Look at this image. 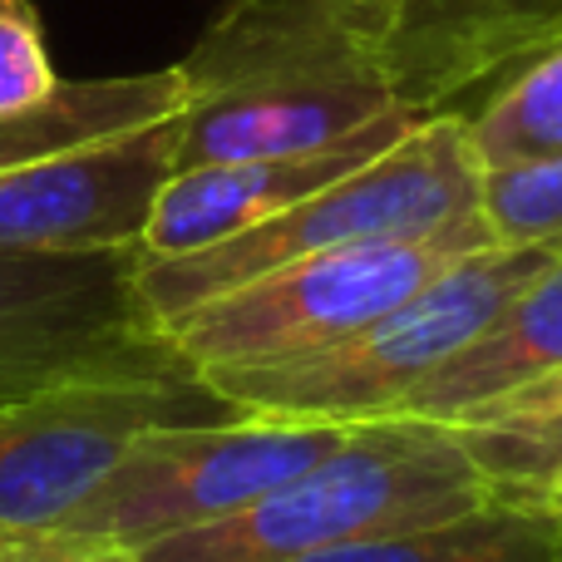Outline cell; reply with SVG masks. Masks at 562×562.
<instances>
[{
	"label": "cell",
	"instance_id": "6da1fadb",
	"mask_svg": "<svg viewBox=\"0 0 562 562\" xmlns=\"http://www.w3.org/2000/svg\"><path fill=\"white\" fill-rule=\"evenodd\" d=\"M178 69V168L316 154L405 109L385 0H233Z\"/></svg>",
	"mask_w": 562,
	"mask_h": 562
},
{
	"label": "cell",
	"instance_id": "7a4b0ae2",
	"mask_svg": "<svg viewBox=\"0 0 562 562\" xmlns=\"http://www.w3.org/2000/svg\"><path fill=\"white\" fill-rule=\"evenodd\" d=\"M380 243H425L449 252L494 247L479 217V164L469 158L464 114H425L375 164L336 178L252 233L168 262H138L134 301L144 326L158 330L183 311L286 262Z\"/></svg>",
	"mask_w": 562,
	"mask_h": 562
},
{
	"label": "cell",
	"instance_id": "3957f363",
	"mask_svg": "<svg viewBox=\"0 0 562 562\" xmlns=\"http://www.w3.org/2000/svg\"><path fill=\"white\" fill-rule=\"evenodd\" d=\"M494 504V488L464 454L454 429L375 419L350 425V435L277 484L257 504L134 548L144 562H296L330 553L346 543H366L380 533L474 514Z\"/></svg>",
	"mask_w": 562,
	"mask_h": 562
},
{
	"label": "cell",
	"instance_id": "277c9868",
	"mask_svg": "<svg viewBox=\"0 0 562 562\" xmlns=\"http://www.w3.org/2000/svg\"><path fill=\"white\" fill-rule=\"evenodd\" d=\"M553 257V247H479L336 346L277 366L203 370V380L233 415L375 425L395 415Z\"/></svg>",
	"mask_w": 562,
	"mask_h": 562
},
{
	"label": "cell",
	"instance_id": "5b68a950",
	"mask_svg": "<svg viewBox=\"0 0 562 562\" xmlns=\"http://www.w3.org/2000/svg\"><path fill=\"white\" fill-rule=\"evenodd\" d=\"M233 409L207 380L158 346L148 356L59 375L0 400V524L59 533L104 474L154 429L213 425Z\"/></svg>",
	"mask_w": 562,
	"mask_h": 562
},
{
	"label": "cell",
	"instance_id": "8992f818",
	"mask_svg": "<svg viewBox=\"0 0 562 562\" xmlns=\"http://www.w3.org/2000/svg\"><path fill=\"white\" fill-rule=\"evenodd\" d=\"M346 435L350 425H296L257 415L154 429L109 469L104 484L59 524V533L134 553L257 504L277 484L326 459Z\"/></svg>",
	"mask_w": 562,
	"mask_h": 562
},
{
	"label": "cell",
	"instance_id": "52a82bcc",
	"mask_svg": "<svg viewBox=\"0 0 562 562\" xmlns=\"http://www.w3.org/2000/svg\"><path fill=\"white\" fill-rule=\"evenodd\" d=\"M469 252L425 243L340 247V252L301 257L277 272H262L203 306L158 326V336L203 375L233 366H277L346 340L429 286L449 262Z\"/></svg>",
	"mask_w": 562,
	"mask_h": 562
},
{
	"label": "cell",
	"instance_id": "ba28073f",
	"mask_svg": "<svg viewBox=\"0 0 562 562\" xmlns=\"http://www.w3.org/2000/svg\"><path fill=\"white\" fill-rule=\"evenodd\" d=\"M134 267L138 252H0V400L164 346Z\"/></svg>",
	"mask_w": 562,
	"mask_h": 562
},
{
	"label": "cell",
	"instance_id": "9c48e42d",
	"mask_svg": "<svg viewBox=\"0 0 562 562\" xmlns=\"http://www.w3.org/2000/svg\"><path fill=\"white\" fill-rule=\"evenodd\" d=\"M178 173V119L0 173V252H138Z\"/></svg>",
	"mask_w": 562,
	"mask_h": 562
},
{
	"label": "cell",
	"instance_id": "30bf717a",
	"mask_svg": "<svg viewBox=\"0 0 562 562\" xmlns=\"http://www.w3.org/2000/svg\"><path fill=\"white\" fill-rule=\"evenodd\" d=\"M425 114L400 109V114L375 119L370 128L350 134L346 144L316 148V154H286V158H237V164H203L178 168L168 188L158 193L148 233L138 243V262H168L217 247L227 237H243L252 227L272 223L306 203L311 193L330 188L336 178L375 164L385 148H395Z\"/></svg>",
	"mask_w": 562,
	"mask_h": 562
},
{
	"label": "cell",
	"instance_id": "8fae6325",
	"mask_svg": "<svg viewBox=\"0 0 562 562\" xmlns=\"http://www.w3.org/2000/svg\"><path fill=\"white\" fill-rule=\"evenodd\" d=\"M390 75L415 114L514 75L562 40V0H385Z\"/></svg>",
	"mask_w": 562,
	"mask_h": 562
},
{
	"label": "cell",
	"instance_id": "7c38bea8",
	"mask_svg": "<svg viewBox=\"0 0 562 562\" xmlns=\"http://www.w3.org/2000/svg\"><path fill=\"white\" fill-rule=\"evenodd\" d=\"M562 370V252L479 326L390 419L469 425L488 405Z\"/></svg>",
	"mask_w": 562,
	"mask_h": 562
},
{
	"label": "cell",
	"instance_id": "4fadbf2b",
	"mask_svg": "<svg viewBox=\"0 0 562 562\" xmlns=\"http://www.w3.org/2000/svg\"><path fill=\"white\" fill-rule=\"evenodd\" d=\"M188 79L178 65L119 79H59V89L35 109L0 114V173L35 158L99 144L114 134L164 124L188 109Z\"/></svg>",
	"mask_w": 562,
	"mask_h": 562
},
{
	"label": "cell",
	"instance_id": "5bb4252c",
	"mask_svg": "<svg viewBox=\"0 0 562 562\" xmlns=\"http://www.w3.org/2000/svg\"><path fill=\"white\" fill-rule=\"evenodd\" d=\"M296 562H562V518L494 498L445 524L400 528Z\"/></svg>",
	"mask_w": 562,
	"mask_h": 562
},
{
	"label": "cell",
	"instance_id": "9a60e30c",
	"mask_svg": "<svg viewBox=\"0 0 562 562\" xmlns=\"http://www.w3.org/2000/svg\"><path fill=\"white\" fill-rule=\"evenodd\" d=\"M464 138L479 168H514L562 154V40L504 75L484 109L464 119Z\"/></svg>",
	"mask_w": 562,
	"mask_h": 562
},
{
	"label": "cell",
	"instance_id": "2e32d148",
	"mask_svg": "<svg viewBox=\"0 0 562 562\" xmlns=\"http://www.w3.org/2000/svg\"><path fill=\"white\" fill-rule=\"evenodd\" d=\"M454 439L494 498L562 514V415L498 419V425H454Z\"/></svg>",
	"mask_w": 562,
	"mask_h": 562
},
{
	"label": "cell",
	"instance_id": "e0dca14e",
	"mask_svg": "<svg viewBox=\"0 0 562 562\" xmlns=\"http://www.w3.org/2000/svg\"><path fill=\"white\" fill-rule=\"evenodd\" d=\"M479 217L494 247L562 252V154L514 168H479Z\"/></svg>",
	"mask_w": 562,
	"mask_h": 562
},
{
	"label": "cell",
	"instance_id": "ac0fdd59",
	"mask_svg": "<svg viewBox=\"0 0 562 562\" xmlns=\"http://www.w3.org/2000/svg\"><path fill=\"white\" fill-rule=\"evenodd\" d=\"M59 89V75L49 65L45 30L30 0H0V114L45 104Z\"/></svg>",
	"mask_w": 562,
	"mask_h": 562
},
{
	"label": "cell",
	"instance_id": "d6986e66",
	"mask_svg": "<svg viewBox=\"0 0 562 562\" xmlns=\"http://www.w3.org/2000/svg\"><path fill=\"white\" fill-rule=\"evenodd\" d=\"M543 415H562V370H553L548 380H538V385L518 390V395L498 400V405H488L479 419H469V425H498V419H543ZM454 429V425H449Z\"/></svg>",
	"mask_w": 562,
	"mask_h": 562
},
{
	"label": "cell",
	"instance_id": "ffe728a7",
	"mask_svg": "<svg viewBox=\"0 0 562 562\" xmlns=\"http://www.w3.org/2000/svg\"><path fill=\"white\" fill-rule=\"evenodd\" d=\"M85 548L69 533H30V528H5L0 524V562H55L65 553Z\"/></svg>",
	"mask_w": 562,
	"mask_h": 562
},
{
	"label": "cell",
	"instance_id": "44dd1931",
	"mask_svg": "<svg viewBox=\"0 0 562 562\" xmlns=\"http://www.w3.org/2000/svg\"><path fill=\"white\" fill-rule=\"evenodd\" d=\"M55 562H144V558L124 553V548H99V543H85V548H75V553H65V558H55Z\"/></svg>",
	"mask_w": 562,
	"mask_h": 562
},
{
	"label": "cell",
	"instance_id": "7402d4cb",
	"mask_svg": "<svg viewBox=\"0 0 562 562\" xmlns=\"http://www.w3.org/2000/svg\"><path fill=\"white\" fill-rule=\"evenodd\" d=\"M558 518H562V514H558Z\"/></svg>",
	"mask_w": 562,
	"mask_h": 562
}]
</instances>
